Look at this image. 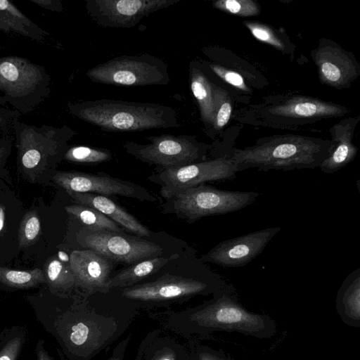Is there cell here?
I'll use <instances>...</instances> for the list:
<instances>
[{
	"label": "cell",
	"mask_w": 360,
	"mask_h": 360,
	"mask_svg": "<svg viewBox=\"0 0 360 360\" xmlns=\"http://www.w3.org/2000/svg\"><path fill=\"white\" fill-rule=\"evenodd\" d=\"M226 284L189 245L159 271L137 284L117 290L122 298L134 302L162 304L212 295Z\"/></svg>",
	"instance_id": "6da1fadb"
},
{
	"label": "cell",
	"mask_w": 360,
	"mask_h": 360,
	"mask_svg": "<svg viewBox=\"0 0 360 360\" xmlns=\"http://www.w3.org/2000/svg\"><path fill=\"white\" fill-rule=\"evenodd\" d=\"M172 320L173 327L188 335L228 332L269 339L277 333V324L269 315L251 311L239 302L232 283H226L210 300L174 315Z\"/></svg>",
	"instance_id": "7a4b0ae2"
},
{
	"label": "cell",
	"mask_w": 360,
	"mask_h": 360,
	"mask_svg": "<svg viewBox=\"0 0 360 360\" xmlns=\"http://www.w3.org/2000/svg\"><path fill=\"white\" fill-rule=\"evenodd\" d=\"M334 141L317 137L282 134L263 137L251 146L232 148L227 155L238 171H290L319 167L331 153Z\"/></svg>",
	"instance_id": "3957f363"
},
{
	"label": "cell",
	"mask_w": 360,
	"mask_h": 360,
	"mask_svg": "<svg viewBox=\"0 0 360 360\" xmlns=\"http://www.w3.org/2000/svg\"><path fill=\"white\" fill-rule=\"evenodd\" d=\"M74 117L108 131H139L179 126L172 107L153 103L99 99L69 103Z\"/></svg>",
	"instance_id": "277c9868"
},
{
	"label": "cell",
	"mask_w": 360,
	"mask_h": 360,
	"mask_svg": "<svg viewBox=\"0 0 360 360\" xmlns=\"http://www.w3.org/2000/svg\"><path fill=\"white\" fill-rule=\"evenodd\" d=\"M165 233L155 238H143L124 232L80 228L77 243L84 249L92 250L115 263L131 265L139 261L182 250L188 245L184 241L173 245L172 237Z\"/></svg>",
	"instance_id": "5b68a950"
},
{
	"label": "cell",
	"mask_w": 360,
	"mask_h": 360,
	"mask_svg": "<svg viewBox=\"0 0 360 360\" xmlns=\"http://www.w3.org/2000/svg\"><path fill=\"white\" fill-rule=\"evenodd\" d=\"M50 92L51 77L44 67L20 56L0 58V105L27 114Z\"/></svg>",
	"instance_id": "8992f818"
},
{
	"label": "cell",
	"mask_w": 360,
	"mask_h": 360,
	"mask_svg": "<svg viewBox=\"0 0 360 360\" xmlns=\"http://www.w3.org/2000/svg\"><path fill=\"white\" fill-rule=\"evenodd\" d=\"M259 195L257 192L221 190L202 184L165 198L161 213L191 224L205 217L238 211L254 203Z\"/></svg>",
	"instance_id": "52a82bcc"
},
{
	"label": "cell",
	"mask_w": 360,
	"mask_h": 360,
	"mask_svg": "<svg viewBox=\"0 0 360 360\" xmlns=\"http://www.w3.org/2000/svg\"><path fill=\"white\" fill-rule=\"evenodd\" d=\"M18 161L27 174H37L56 164L69 148L68 142L76 132L67 125L37 127L15 117L12 124Z\"/></svg>",
	"instance_id": "ba28073f"
},
{
	"label": "cell",
	"mask_w": 360,
	"mask_h": 360,
	"mask_svg": "<svg viewBox=\"0 0 360 360\" xmlns=\"http://www.w3.org/2000/svg\"><path fill=\"white\" fill-rule=\"evenodd\" d=\"M255 120L266 126L289 128L344 116L350 110L343 105L300 95L277 96L253 106Z\"/></svg>",
	"instance_id": "9c48e42d"
},
{
	"label": "cell",
	"mask_w": 360,
	"mask_h": 360,
	"mask_svg": "<svg viewBox=\"0 0 360 360\" xmlns=\"http://www.w3.org/2000/svg\"><path fill=\"white\" fill-rule=\"evenodd\" d=\"M141 144L129 141L123 148L127 153L150 165L155 171L178 168L204 161L210 146L198 141L194 136L161 134L146 137Z\"/></svg>",
	"instance_id": "30bf717a"
},
{
	"label": "cell",
	"mask_w": 360,
	"mask_h": 360,
	"mask_svg": "<svg viewBox=\"0 0 360 360\" xmlns=\"http://www.w3.org/2000/svg\"><path fill=\"white\" fill-rule=\"evenodd\" d=\"M91 81L122 86L165 85L169 81L167 64L149 55L119 56L89 69Z\"/></svg>",
	"instance_id": "8fae6325"
},
{
	"label": "cell",
	"mask_w": 360,
	"mask_h": 360,
	"mask_svg": "<svg viewBox=\"0 0 360 360\" xmlns=\"http://www.w3.org/2000/svg\"><path fill=\"white\" fill-rule=\"evenodd\" d=\"M238 169L228 157L205 160L178 168L155 171L148 179L160 186V194L167 198L174 193L212 181L236 178Z\"/></svg>",
	"instance_id": "7c38bea8"
},
{
	"label": "cell",
	"mask_w": 360,
	"mask_h": 360,
	"mask_svg": "<svg viewBox=\"0 0 360 360\" xmlns=\"http://www.w3.org/2000/svg\"><path fill=\"white\" fill-rule=\"evenodd\" d=\"M54 182L65 191L89 193L103 196L121 195L140 201L156 202L158 198L142 186L115 178L103 172L96 174L79 171H60Z\"/></svg>",
	"instance_id": "4fadbf2b"
},
{
	"label": "cell",
	"mask_w": 360,
	"mask_h": 360,
	"mask_svg": "<svg viewBox=\"0 0 360 360\" xmlns=\"http://www.w3.org/2000/svg\"><path fill=\"white\" fill-rule=\"evenodd\" d=\"M180 0H86L90 18L102 27L131 28L150 13Z\"/></svg>",
	"instance_id": "5bb4252c"
},
{
	"label": "cell",
	"mask_w": 360,
	"mask_h": 360,
	"mask_svg": "<svg viewBox=\"0 0 360 360\" xmlns=\"http://www.w3.org/2000/svg\"><path fill=\"white\" fill-rule=\"evenodd\" d=\"M281 230L280 226L268 227L223 240L200 259L224 268L243 266L261 254Z\"/></svg>",
	"instance_id": "9a60e30c"
},
{
	"label": "cell",
	"mask_w": 360,
	"mask_h": 360,
	"mask_svg": "<svg viewBox=\"0 0 360 360\" xmlns=\"http://www.w3.org/2000/svg\"><path fill=\"white\" fill-rule=\"evenodd\" d=\"M320 82L341 90L349 88L360 75V65L354 56L328 39H321L311 52Z\"/></svg>",
	"instance_id": "2e32d148"
},
{
	"label": "cell",
	"mask_w": 360,
	"mask_h": 360,
	"mask_svg": "<svg viewBox=\"0 0 360 360\" xmlns=\"http://www.w3.org/2000/svg\"><path fill=\"white\" fill-rule=\"evenodd\" d=\"M76 290L89 297L109 292L106 283L111 277L113 261L90 249L73 250L69 256Z\"/></svg>",
	"instance_id": "e0dca14e"
},
{
	"label": "cell",
	"mask_w": 360,
	"mask_h": 360,
	"mask_svg": "<svg viewBox=\"0 0 360 360\" xmlns=\"http://www.w3.org/2000/svg\"><path fill=\"white\" fill-rule=\"evenodd\" d=\"M76 204L93 207L136 236L153 238L161 233H154L142 224L134 215L106 196L66 191Z\"/></svg>",
	"instance_id": "ac0fdd59"
},
{
	"label": "cell",
	"mask_w": 360,
	"mask_h": 360,
	"mask_svg": "<svg viewBox=\"0 0 360 360\" xmlns=\"http://www.w3.org/2000/svg\"><path fill=\"white\" fill-rule=\"evenodd\" d=\"M359 120V116L346 117L330 127V132L335 146L328 157L319 166L322 172L333 174L355 158L358 148L352 139Z\"/></svg>",
	"instance_id": "d6986e66"
},
{
	"label": "cell",
	"mask_w": 360,
	"mask_h": 360,
	"mask_svg": "<svg viewBox=\"0 0 360 360\" xmlns=\"http://www.w3.org/2000/svg\"><path fill=\"white\" fill-rule=\"evenodd\" d=\"M184 250L129 265L110 278L106 283L108 290L110 292L112 290L130 287L148 278L162 269Z\"/></svg>",
	"instance_id": "ffe728a7"
},
{
	"label": "cell",
	"mask_w": 360,
	"mask_h": 360,
	"mask_svg": "<svg viewBox=\"0 0 360 360\" xmlns=\"http://www.w3.org/2000/svg\"><path fill=\"white\" fill-rule=\"evenodd\" d=\"M335 307L342 321L360 327V268L352 271L343 281L336 296Z\"/></svg>",
	"instance_id": "44dd1931"
},
{
	"label": "cell",
	"mask_w": 360,
	"mask_h": 360,
	"mask_svg": "<svg viewBox=\"0 0 360 360\" xmlns=\"http://www.w3.org/2000/svg\"><path fill=\"white\" fill-rule=\"evenodd\" d=\"M191 91L200 111V117L205 128L211 130L215 115L214 86L195 61L189 64Z\"/></svg>",
	"instance_id": "7402d4cb"
},
{
	"label": "cell",
	"mask_w": 360,
	"mask_h": 360,
	"mask_svg": "<svg viewBox=\"0 0 360 360\" xmlns=\"http://www.w3.org/2000/svg\"><path fill=\"white\" fill-rule=\"evenodd\" d=\"M0 30L37 41H44L48 34L8 0H0Z\"/></svg>",
	"instance_id": "603a6c76"
},
{
	"label": "cell",
	"mask_w": 360,
	"mask_h": 360,
	"mask_svg": "<svg viewBox=\"0 0 360 360\" xmlns=\"http://www.w3.org/2000/svg\"><path fill=\"white\" fill-rule=\"evenodd\" d=\"M46 283L50 292L62 296L72 295L75 290V281L70 262L58 258L49 259L44 267Z\"/></svg>",
	"instance_id": "cb8c5ba5"
},
{
	"label": "cell",
	"mask_w": 360,
	"mask_h": 360,
	"mask_svg": "<svg viewBox=\"0 0 360 360\" xmlns=\"http://www.w3.org/2000/svg\"><path fill=\"white\" fill-rule=\"evenodd\" d=\"M65 209L83 224L84 226L97 230L124 232V229L119 224L93 207L75 204L65 206Z\"/></svg>",
	"instance_id": "d4e9b609"
},
{
	"label": "cell",
	"mask_w": 360,
	"mask_h": 360,
	"mask_svg": "<svg viewBox=\"0 0 360 360\" xmlns=\"http://www.w3.org/2000/svg\"><path fill=\"white\" fill-rule=\"evenodd\" d=\"M46 283L44 271L36 268L29 271L0 266V285L10 289H27Z\"/></svg>",
	"instance_id": "484cf974"
},
{
	"label": "cell",
	"mask_w": 360,
	"mask_h": 360,
	"mask_svg": "<svg viewBox=\"0 0 360 360\" xmlns=\"http://www.w3.org/2000/svg\"><path fill=\"white\" fill-rule=\"evenodd\" d=\"M27 336V331L25 326L5 328L0 333V360H18Z\"/></svg>",
	"instance_id": "4316f807"
},
{
	"label": "cell",
	"mask_w": 360,
	"mask_h": 360,
	"mask_svg": "<svg viewBox=\"0 0 360 360\" xmlns=\"http://www.w3.org/2000/svg\"><path fill=\"white\" fill-rule=\"evenodd\" d=\"M243 24L257 39L266 43L283 53H288V51H290L291 44H289L288 37L281 34L276 29L257 21L245 20Z\"/></svg>",
	"instance_id": "83f0119b"
},
{
	"label": "cell",
	"mask_w": 360,
	"mask_h": 360,
	"mask_svg": "<svg viewBox=\"0 0 360 360\" xmlns=\"http://www.w3.org/2000/svg\"><path fill=\"white\" fill-rule=\"evenodd\" d=\"M110 150L84 146L69 147L64 159L75 163L95 164L108 162L112 160Z\"/></svg>",
	"instance_id": "f1b7e54d"
},
{
	"label": "cell",
	"mask_w": 360,
	"mask_h": 360,
	"mask_svg": "<svg viewBox=\"0 0 360 360\" xmlns=\"http://www.w3.org/2000/svg\"><path fill=\"white\" fill-rule=\"evenodd\" d=\"M41 234V223L35 210L27 212L22 219L18 231V244L20 248L34 244Z\"/></svg>",
	"instance_id": "f546056e"
},
{
	"label": "cell",
	"mask_w": 360,
	"mask_h": 360,
	"mask_svg": "<svg viewBox=\"0 0 360 360\" xmlns=\"http://www.w3.org/2000/svg\"><path fill=\"white\" fill-rule=\"evenodd\" d=\"M215 115L211 129L220 131L228 123L232 113V102L229 93L220 86H214Z\"/></svg>",
	"instance_id": "4dcf8cb0"
},
{
	"label": "cell",
	"mask_w": 360,
	"mask_h": 360,
	"mask_svg": "<svg viewBox=\"0 0 360 360\" xmlns=\"http://www.w3.org/2000/svg\"><path fill=\"white\" fill-rule=\"evenodd\" d=\"M212 6L223 12L240 17L255 16L260 13V6L252 0H219Z\"/></svg>",
	"instance_id": "1f68e13d"
},
{
	"label": "cell",
	"mask_w": 360,
	"mask_h": 360,
	"mask_svg": "<svg viewBox=\"0 0 360 360\" xmlns=\"http://www.w3.org/2000/svg\"><path fill=\"white\" fill-rule=\"evenodd\" d=\"M192 360H235L223 349H216L209 346L193 342Z\"/></svg>",
	"instance_id": "d6a6232c"
},
{
	"label": "cell",
	"mask_w": 360,
	"mask_h": 360,
	"mask_svg": "<svg viewBox=\"0 0 360 360\" xmlns=\"http://www.w3.org/2000/svg\"><path fill=\"white\" fill-rule=\"evenodd\" d=\"M207 65L214 74L226 82L243 91H249L244 79L239 73L216 64L207 63Z\"/></svg>",
	"instance_id": "836d02e7"
},
{
	"label": "cell",
	"mask_w": 360,
	"mask_h": 360,
	"mask_svg": "<svg viewBox=\"0 0 360 360\" xmlns=\"http://www.w3.org/2000/svg\"><path fill=\"white\" fill-rule=\"evenodd\" d=\"M20 114L11 110L0 108V130L6 131L12 126L15 117Z\"/></svg>",
	"instance_id": "e575fe53"
},
{
	"label": "cell",
	"mask_w": 360,
	"mask_h": 360,
	"mask_svg": "<svg viewBox=\"0 0 360 360\" xmlns=\"http://www.w3.org/2000/svg\"><path fill=\"white\" fill-rule=\"evenodd\" d=\"M43 8L51 11L62 12L63 10L61 1L59 0H28Z\"/></svg>",
	"instance_id": "d590c367"
},
{
	"label": "cell",
	"mask_w": 360,
	"mask_h": 360,
	"mask_svg": "<svg viewBox=\"0 0 360 360\" xmlns=\"http://www.w3.org/2000/svg\"><path fill=\"white\" fill-rule=\"evenodd\" d=\"M34 352L37 356V360H54L48 352L45 342L42 339L37 341Z\"/></svg>",
	"instance_id": "8d00e7d4"
},
{
	"label": "cell",
	"mask_w": 360,
	"mask_h": 360,
	"mask_svg": "<svg viewBox=\"0 0 360 360\" xmlns=\"http://www.w3.org/2000/svg\"><path fill=\"white\" fill-rule=\"evenodd\" d=\"M176 354L174 351L171 349H165L157 352L156 354L153 356L151 360H176Z\"/></svg>",
	"instance_id": "74e56055"
},
{
	"label": "cell",
	"mask_w": 360,
	"mask_h": 360,
	"mask_svg": "<svg viewBox=\"0 0 360 360\" xmlns=\"http://www.w3.org/2000/svg\"><path fill=\"white\" fill-rule=\"evenodd\" d=\"M129 339L124 340L114 351L112 355L108 360H123L125 348Z\"/></svg>",
	"instance_id": "f35d334b"
},
{
	"label": "cell",
	"mask_w": 360,
	"mask_h": 360,
	"mask_svg": "<svg viewBox=\"0 0 360 360\" xmlns=\"http://www.w3.org/2000/svg\"><path fill=\"white\" fill-rule=\"evenodd\" d=\"M11 143L8 140H5V141L0 145V167L7 159L11 152Z\"/></svg>",
	"instance_id": "ab89813d"
},
{
	"label": "cell",
	"mask_w": 360,
	"mask_h": 360,
	"mask_svg": "<svg viewBox=\"0 0 360 360\" xmlns=\"http://www.w3.org/2000/svg\"><path fill=\"white\" fill-rule=\"evenodd\" d=\"M5 221V208L2 204H0V232L4 228Z\"/></svg>",
	"instance_id": "60d3db41"
},
{
	"label": "cell",
	"mask_w": 360,
	"mask_h": 360,
	"mask_svg": "<svg viewBox=\"0 0 360 360\" xmlns=\"http://www.w3.org/2000/svg\"><path fill=\"white\" fill-rule=\"evenodd\" d=\"M6 139H0V145L5 141Z\"/></svg>",
	"instance_id": "b9f144b4"
}]
</instances>
